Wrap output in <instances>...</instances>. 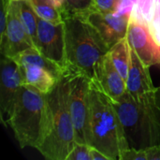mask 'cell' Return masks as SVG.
Here are the masks:
<instances>
[{
	"instance_id": "cell-1",
	"label": "cell",
	"mask_w": 160,
	"mask_h": 160,
	"mask_svg": "<svg viewBox=\"0 0 160 160\" xmlns=\"http://www.w3.org/2000/svg\"><path fill=\"white\" fill-rule=\"evenodd\" d=\"M66 63L64 70L86 76L100 84L110 47L98 32L82 17L64 20Z\"/></svg>"
},
{
	"instance_id": "cell-2",
	"label": "cell",
	"mask_w": 160,
	"mask_h": 160,
	"mask_svg": "<svg viewBox=\"0 0 160 160\" xmlns=\"http://www.w3.org/2000/svg\"><path fill=\"white\" fill-rule=\"evenodd\" d=\"M51 125L52 110L47 94L22 84L8 124L20 147L38 150L49 136Z\"/></svg>"
},
{
	"instance_id": "cell-3",
	"label": "cell",
	"mask_w": 160,
	"mask_h": 160,
	"mask_svg": "<svg viewBox=\"0 0 160 160\" xmlns=\"http://www.w3.org/2000/svg\"><path fill=\"white\" fill-rule=\"evenodd\" d=\"M91 146L110 160H120L121 153L129 148L119 114L107 94L91 82L90 89Z\"/></svg>"
},
{
	"instance_id": "cell-4",
	"label": "cell",
	"mask_w": 160,
	"mask_h": 160,
	"mask_svg": "<svg viewBox=\"0 0 160 160\" xmlns=\"http://www.w3.org/2000/svg\"><path fill=\"white\" fill-rule=\"evenodd\" d=\"M47 96L52 110L51 130L38 151L49 160H66L76 140L68 104V78L64 73Z\"/></svg>"
},
{
	"instance_id": "cell-5",
	"label": "cell",
	"mask_w": 160,
	"mask_h": 160,
	"mask_svg": "<svg viewBox=\"0 0 160 160\" xmlns=\"http://www.w3.org/2000/svg\"><path fill=\"white\" fill-rule=\"evenodd\" d=\"M123 124L129 148L160 144V108L158 103L141 104L128 94L112 100Z\"/></svg>"
},
{
	"instance_id": "cell-6",
	"label": "cell",
	"mask_w": 160,
	"mask_h": 160,
	"mask_svg": "<svg viewBox=\"0 0 160 160\" xmlns=\"http://www.w3.org/2000/svg\"><path fill=\"white\" fill-rule=\"evenodd\" d=\"M68 84V104L78 143L91 146L90 130V89L91 81L80 73L64 70Z\"/></svg>"
},
{
	"instance_id": "cell-7",
	"label": "cell",
	"mask_w": 160,
	"mask_h": 160,
	"mask_svg": "<svg viewBox=\"0 0 160 160\" xmlns=\"http://www.w3.org/2000/svg\"><path fill=\"white\" fill-rule=\"evenodd\" d=\"M0 77V119L4 127L8 128L22 86L21 67L11 57L2 55Z\"/></svg>"
},
{
	"instance_id": "cell-8",
	"label": "cell",
	"mask_w": 160,
	"mask_h": 160,
	"mask_svg": "<svg viewBox=\"0 0 160 160\" xmlns=\"http://www.w3.org/2000/svg\"><path fill=\"white\" fill-rule=\"evenodd\" d=\"M37 50L46 58L65 68L66 40L65 24L52 23L38 18V44Z\"/></svg>"
},
{
	"instance_id": "cell-9",
	"label": "cell",
	"mask_w": 160,
	"mask_h": 160,
	"mask_svg": "<svg viewBox=\"0 0 160 160\" xmlns=\"http://www.w3.org/2000/svg\"><path fill=\"white\" fill-rule=\"evenodd\" d=\"M127 88L128 94L135 101L141 104L158 103L157 88L150 75V68L146 67L139 58L137 53L131 49V63L127 79Z\"/></svg>"
},
{
	"instance_id": "cell-10",
	"label": "cell",
	"mask_w": 160,
	"mask_h": 160,
	"mask_svg": "<svg viewBox=\"0 0 160 160\" xmlns=\"http://www.w3.org/2000/svg\"><path fill=\"white\" fill-rule=\"evenodd\" d=\"M131 13L102 12L94 9L84 18L98 32L110 49L128 35Z\"/></svg>"
},
{
	"instance_id": "cell-11",
	"label": "cell",
	"mask_w": 160,
	"mask_h": 160,
	"mask_svg": "<svg viewBox=\"0 0 160 160\" xmlns=\"http://www.w3.org/2000/svg\"><path fill=\"white\" fill-rule=\"evenodd\" d=\"M30 48L35 46L21 21L19 2L10 0L6 34L0 40L1 55L12 58Z\"/></svg>"
},
{
	"instance_id": "cell-12",
	"label": "cell",
	"mask_w": 160,
	"mask_h": 160,
	"mask_svg": "<svg viewBox=\"0 0 160 160\" xmlns=\"http://www.w3.org/2000/svg\"><path fill=\"white\" fill-rule=\"evenodd\" d=\"M127 37L131 49L146 67L151 68L159 65V48L154 41L145 23L130 16Z\"/></svg>"
},
{
	"instance_id": "cell-13",
	"label": "cell",
	"mask_w": 160,
	"mask_h": 160,
	"mask_svg": "<svg viewBox=\"0 0 160 160\" xmlns=\"http://www.w3.org/2000/svg\"><path fill=\"white\" fill-rule=\"evenodd\" d=\"M131 16L146 24L160 50V0H137Z\"/></svg>"
},
{
	"instance_id": "cell-14",
	"label": "cell",
	"mask_w": 160,
	"mask_h": 160,
	"mask_svg": "<svg viewBox=\"0 0 160 160\" xmlns=\"http://www.w3.org/2000/svg\"><path fill=\"white\" fill-rule=\"evenodd\" d=\"M20 67L22 74V84L32 86L43 94H49L59 79L48 68L36 64H24Z\"/></svg>"
},
{
	"instance_id": "cell-15",
	"label": "cell",
	"mask_w": 160,
	"mask_h": 160,
	"mask_svg": "<svg viewBox=\"0 0 160 160\" xmlns=\"http://www.w3.org/2000/svg\"><path fill=\"white\" fill-rule=\"evenodd\" d=\"M98 85L112 100H119L128 92L127 82L116 69L109 54L106 56L102 81Z\"/></svg>"
},
{
	"instance_id": "cell-16",
	"label": "cell",
	"mask_w": 160,
	"mask_h": 160,
	"mask_svg": "<svg viewBox=\"0 0 160 160\" xmlns=\"http://www.w3.org/2000/svg\"><path fill=\"white\" fill-rule=\"evenodd\" d=\"M108 54L114 64L116 69L127 82L131 63V47L128 43V37L115 43L109 50Z\"/></svg>"
},
{
	"instance_id": "cell-17",
	"label": "cell",
	"mask_w": 160,
	"mask_h": 160,
	"mask_svg": "<svg viewBox=\"0 0 160 160\" xmlns=\"http://www.w3.org/2000/svg\"><path fill=\"white\" fill-rule=\"evenodd\" d=\"M12 59L14 61H16L20 66L24 65V64H36V65L44 67V68H48L50 71H52L58 78H60L62 76L63 71H64L62 67H60L56 63H54V62L51 61L50 59L46 58L45 56H43L35 48L27 49V50L23 51L22 52L12 57Z\"/></svg>"
},
{
	"instance_id": "cell-18",
	"label": "cell",
	"mask_w": 160,
	"mask_h": 160,
	"mask_svg": "<svg viewBox=\"0 0 160 160\" xmlns=\"http://www.w3.org/2000/svg\"><path fill=\"white\" fill-rule=\"evenodd\" d=\"M19 2V11L21 21L32 39L35 48L37 49L38 44V16L36 14L33 9L29 0H21Z\"/></svg>"
},
{
	"instance_id": "cell-19",
	"label": "cell",
	"mask_w": 160,
	"mask_h": 160,
	"mask_svg": "<svg viewBox=\"0 0 160 160\" xmlns=\"http://www.w3.org/2000/svg\"><path fill=\"white\" fill-rule=\"evenodd\" d=\"M94 9H96L94 0H65L60 13L64 21L72 17H84Z\"/></svg>"
},
{
	"instance_id": "cell-20",
	"label": "cell",
	"mask_w": 160,
	"mask_h": 160,
	"mask_svg": "<svg viewBox=\"0 0 160 160\" xmlns=\"http://www.w3.org/2000/svg\"><path fill=\"white\" fill-rule=\"evenodd\" d=\"M29 2L36 14L42 20L52 23H60L64 22L53 0H29Z\"/></svg>"
},
{
	"instance_id": "cell-21",
	"label": "cell",
	"mask_w": 160,
	"mask_h": 160,
	"mask_svg": "<svg viewBox=\"0 0 160 160\" xmlns=\"http://www.w3.org/2000/svg\"><path fill=\"white\" fill-rule=\"evenodd\" d=\"M66 160H92L91 146L76 142Z\"/></svg>"
},
{
	"instance_id": "cell-22",
	"label": "cell",
	"mask_w": 160,
	"mask_h": 160,
	"mask_svg": "<svg viewBox=\"0 0 160 160\" xmlns=\"http://www.w3.org/2000/svg\"><path fill=\"white\" fill-rule=\"evenodd\" d=\"M96 9L102 12L115 13L118 11L123 0H94Z\"/></svg>"
},
{
	"instance_id": "cell-23",
	"label": "cell",
	"mask_w": 160,
	"mask_h": 160,
	"mask_svg": "<svg viewBox=\"0 0 160 160\" xmlns=\"http://www.w3.org/2000/svg\"><path fill=\"white\" fill-rule=\"evenodd\" d=\"M120 160H147L145 148H128L121 153Z\"/></svg>"
},
{
	"instance_id": "cell-24",
	"label": "cell",
	"mask_w": 160,
	"mask_h": 160,
	"mask_svg": "<svg viewBox=\"0 0 160 160\" xmlns=\"http://www.w3.org/2000/svg\"><path fill=\"white\" fill-rule=\"evenodd\" d=\"M147 160H160V144L145 148Z\"/></svg>"
},
{
	"instance_id": "cell-25",
	"label": "cell",
	"mask_w": 160,
	"mask_h": 160,
	"mask_svg": "<svg viewBox=\"0 0 160 160\" xmlns=\"http://www.w3.org/2000/svg\"><path fill=\"white\" fill-rule=\"evenodd\" d=\"M91 156H92V160H110L106 155H104L102 152L92 146H91Z\"/></svg>"
},
{
	"instance_id": "cell-26",
	"label": "cell",
	"mask_w": 160,
	"mask_h": 160,
	"mask_svg": "<svg viewBox=\"0 0 160 160\" xmlns=\"http://www.w3.org/2000/svg\"><path fill=\"white\" fill-rule=\"evenodd\" d=\"M64 1H65V0H53L55 6H56L57 8L59 9V11H60V8H62V6H63V4H64Z\"/></svg>"
},
{
	"instance_id": "cell-27",
	"label": "cell",
	"mask_w": 160,
	"mask_h": 160,
	"mask_svg": "<svg viewBox=\"0 0 160 160\" xmlns=\"http://www.w3.org/2000/svg\"><path fill=\"white\" fill-rule=\"evenodd\" d=\"M12 1H21V0H12Z\"/></svg>"
},
{
	"instance_id": "cell-28",
	"label": "cell",
	"mask_w": 160,
	"mask_h": 160,
	"mask_svg": "<svg viewBox=\"0 0 160 160\" xmlns=\"http://www.w3.org/2000/svg\"><path fill=\"white\" fill-rule=\"evenodd\" d=\"M133 1H134V2H135V3H136V1H137V0H133Z\"/></svg>"
},
{
	"instance_id": "cell-29",
	"label": "cell",
	"mask_w": 160,
	"mask_h": 160,
	"mask_svg": "<svg viewBox=\"0 0 160 160\" xmlns=\"http://www.w3.org/2000/svg\"><path fill=\"white\" fill-rule=\"evenodd\" d=\"M159 91H160V88H159Z\"/></svg>"
}]
</instances>
